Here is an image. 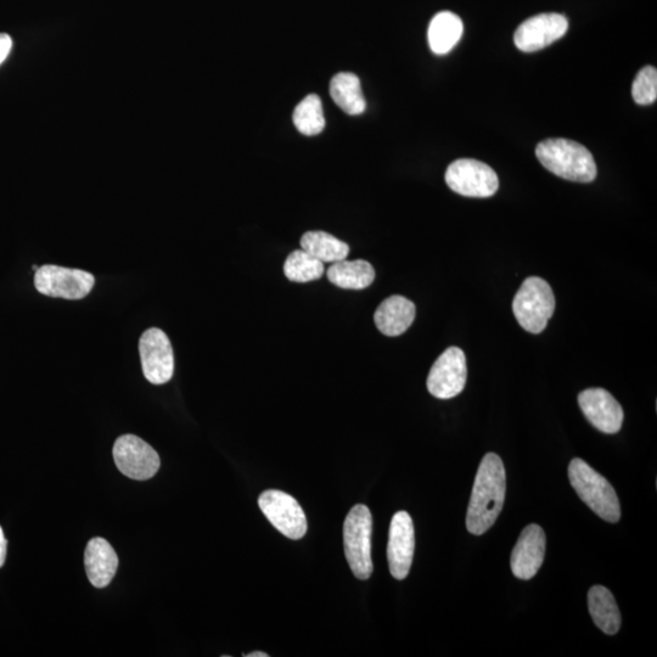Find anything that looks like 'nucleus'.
<instances>
[{
  "label": "nucleus",
  "mask_w": 657,
  "mask_h": 657,
  "mask_svg": "<svg viewBox=\"0 0 657 657\" xmlns=\"http://www.w3.org/2000/svg\"><path fill=\"white\" fill-rule=\"evenodd\" d=\"M507 492V475L501 457L496 453H487L477 471L473 492L466 513V529L471 535H484L504 507Z\"/></svg>",
  "instance_id": "nucleus-1"
},
{
  "label": "nucleus",
  "mask_w": 657,
  "mask_h": 657,
  "mask_svg": "<svg viewBox=\"0 0 657 657\" xmlns=\"http://www.w3.org/2000/svg\"><path fill=\"white\" fill-rule=\"evenodd\" d=\"M536 155L549 172L566 181L592 183L597 178V164L591 151L574 140H544L537 145Z\"/></svg>",
  "instance_id": "nucleus-2"
},
{
  "label": "nucleus",
  "mask_w": 657,
  "mask_h": 657,
  "mask_svg": "<svg viewBox=\"0 0 657 657\" xmlns=\"http://www.w3.org/2000/svg\"><path fill=\"white\" fill-rule=\"evenodd\" d=\"M571 486L584 503L605 521L616 524L621 519V507L614 487L584 460L575 458L569 465Z\"/></svg>",
  "instance_id": "nucleus-3"
},
{
  "label": "nucleus",
  "mask_w": 657,
  "mask_h": 657,
  "mask_svg": "<svg viewBox=\"0 0 657 657\" xmlns=\"http://www.w3.org/2000/svg\"><path fill=\"white\" fill-rule=\"evenodd\" d=\"M372 533V513L363 504L355 505L346 516L344 547L347 563L358 580H369L373 574Z\"/></svg>",
  "instance_id": "nucleus-4"
},
{
  "label": "nucleus",
  "mask_w": 657,
  "mask_h": 657,
  "mask_svg": "<svg viewBox=\"0 0 657 657\" xmlns=\"http://www.w3.org/2000/svg\"><path fill=\"white\" fill-rule=\"evenodd\" d=\"M554 311L555 296L546 280L527 278L513 301L514 316L521 327L531 334L542 333Z\"/></svg>",
  "instance_id": "nucleus-5"
},
{
  "label": "nucleus",
  "mask_w": 657,
  "mask_h": 657,
  "mask_svg": "<svg viewBox=\"0 0 657 657\" xmlns=\"http://www.w3.org/2000/svg\"><path fill=\"white\" fill-rule=\"evenodd\" d=\"M93 274L82 269H71L53 265L39 267L35 285L42 295L64 300H82L94 288Z\"/></svg>",
  "instance_id": "nucleus-6"
},
{
  "label": "nucleus",
  "mask_w": 657,
  "mask_h": 657,
  "mask_svg": "<svg viewBox=\"0 0 657 657\" xmlns=\"http://www.w3.org/2000/svg\"><path fill=\"white\" fill-rule=\"evenodd\" d=\"M446 183L454 193L468 198H490L499 188L493 168L473 159H460L449 165Z\"/></svg>",
  "instance_id": "nucleus-7"
},
{
  "label": "nucleus",
  "mask_w": 657,
  "mask_h": 657,
  "mask_svg": "<svg viewBox=\"0 0 657 657\" xmlns=\"http://www.w3.org/2000/svg\"><path fill=\"white\" fill-rule=\"evenodd\" d=\"M112 454L117 468L132 480H150L160 469L159 454L138 436L123 435L117 438Z\"/></svg>",
  "instance_id": "nucleus-8"
},
{
  "label": "nucleus",
  "mask_w": 657,
  "mask_h": 657,
  "mask_svg": "<svg viewBox=\"0 0 657 657\" xmlns=\"http://www.w3.org/2000/svg\"><path fill=\"white\" fill-rule=\"evenodd\" d=\"M258 505L269 522L282 535L290 539H301L307 532L305 511L290 494L268 490L258 498Z\"/></svg>",
  "instance_id": "nucleus-9"
},
{
  "label": "nucleus",
  "mask_w": 657,
  "mask_h": 657,
  "mask_svg": "<svg viewBox=\"0 0 657 657\" xmlns=\"http://www.w3.org/2000/svg\"><path fill=\"white\" fill-rule=\"evenodd\" d=\"M466 379L468 367L464 351L459 347H449L432 365L426 385L438 400H451L463 392Z\"/></svg>",
  "instance_id": "nucleus-10"
},
{
  "label": "nucleus",
  "mask_w": 657,
  "mask_h": 657,
  "mask_svg": "<svg viewBox=\"0 0 657 657\" xmlns=\"http://www.w3.org/2000/svg\"><path fill=\"white\" fill-rule=\"evenodd\" d=\"M140 362L146 380L164 385L174 373V355L170 339L164 331L150 328L139 340Z\"/></svg>",
  "instance_id": "nucleus-11"
},
{
  "label": "nucleus",
  "mask_w": 657,
  "mask_h": 657,
  "mask_svg": "<svg viewBox=\"0 0 657 657\" xmlns=\"http://www.w3.org/2000/svg\"><path fill=\"white\" fill-rule=\"evenodd\" d=\"M569 30V21L560 14H539L522 22L514 35L516 48L524 53L538 52L559 41Z\"/></svg>",
  "instance_id": "nucleus-12"
},
{
  "label": "nucleus",
  "mask_w": 657,
  "mask_h": 657,
  "mask_svg": "<svg viewBox=\"0 0 657 657\" xmlns=\"http://www.w3.org/2000/svg\"><path fill=\"white\" fill-rule=\"evenodd\" d=\"M414 550L415 532L411 515L407 511H398L392 518L387 544V560L391 575L396 580L402 581L409 575Z\"/></svg>",
  "instance_id": "nucleus-13"
},
{
  "label": "nucleus",
  "mask_w": 657,
  "mask_h": 657,
  "mask_svg": "<svg viewBox=\"0 0 657 657\" xmlns=\"http://www.w3.org/2000/svg\"><path fill=\"white\" fill-rule=\"evenodd\" d=\"M547 537L541 526L531 524L521 532L511 553V571L519 580L529 581L537 575L546 558Z\"/></svg>",
  "instance_id": "nucleus-14"
},
{
  "label": "nucleus",
  "mask_w": 657,
  "mask_h": 657,
  "mask_svg": "<svg viewBox=\"0 0 657 657\" xmlns=\"http://www.w3.org/2000/svg\"><path fill=\"white\" fill-rule=\"evenodd\" d=\"M578 404L595 429L609 435L621 430L625 414L610 392L604 389L584 390L578 395Z\"/></svg>",
  "instance_id": "nucleus-15"
},
{
  "label": "nucleus",
  "mask_w": 657,
  "mask_h": 657,
  "mask_svg": "<svg viewBox=\"0 0 657 657\" xmlns=\"http://www.w3.org/2000/svg\"><path fill=\"white\" fill-rule=\"evenodd\" d=\"M84 565L89 582L97 588L108 587L119 567V557L111 544L104 538H93L89 541L84 553Z\"/></svg>",
  "instance_id": "nucleus-16"
},
{
  "label": "nucleus",
  "mask_w": 657,
  "mask_h": 657,
  "mask_svg": "<svg viewBox=\"0 0 657 657\" xmlns=\"http://www.w3.org/2000/svg\"><path fill=\"white\" fill-rule=\"evenodd\" d=\"M415 313L417 308L411 300L395 295L381 302L375 311L374 322L380 333L395 338L411 328Z\"/></svg>",
  "instance_id": "nucleus-17"
},
{
  "label": "nucleus",
  "mask_w": 657,
  "mask_h": 657,
  "mask_svg": "<svg viewBox=\"0 0 657 657\" xmlns=\"http://www.w3.org/2000/svg\"><path fill=\"white\" fill-rule=\"evenodd\" d=\"M588 608L592 619L608 636H615L621 628V614L614 595L608 588L594 586L588 593Z\"/></svg>",
  "instance_id": "nucleus-18"
},
{
  "label": "nucleus",
  "mask_w": 657,
  "mask_h": 657,
  "mask_svg": "<svg viewBox=\"0 0 657 657\" xmlns=\"http://www.w3.org/2000/svg\"><path fill=\"white\" fill-rule=\"evenodd\" d=\"M464 25L462 19L451 11H442L431 20L428 39L429 46L437 55H445L457 46L462 38Z\"/></svg>",
  "instance_id": "nucleus-19"
},
{
  "label": "nucleus",
  "mask_w": 657,
  "mask_h": 657,
  "mask_svg": "<svg viewBox=\"0 0 657 657\" xmlns=\"http://www.w3.org/2000/svg\"><path fill=\"white\" fill-rule=\"evenodd\" d=\"M330 95L339 108L347 115L363 114L365 103L361 81L352 72H340L330 82Z\"/></svg>",
  "instance_id": "nucleus-20"
},
{
  "label": "nucleus",
  "mask_w": 657,
  "mask_h": 657,
  "mask_svg": "<svg viewBox=\"0 0 657 657\" xmlns=\"http://www.w3.org/2000/svg\"><path fill=\"white\" fill-rule=\"evenodd\" d=\"M330 283L346 290H363L372 285L375 269L368 261H340L333 263L327 271Z\"/></svg>",
  "instance_id": "nucleus-21"
},
{
  "label": "nucleus",
  "mask_w": 657,
  "mask_h": 657,
  "mask_svg": "<svg viewBox=\"0 0 657 657\" xmlns=\"http://www.w3.org/2000/svg\"><path fill=\"white\" fill-rule=\"evenodd\" d=\"M302 250L318 258L323 263H335L346 260L350 246L334 235L325 232H307L301 238Z\"/></svg>",
  "instance_id": "nucleus-22"
},
{
  "label": "nucleus",
  "mask_w": 657,
  "mask_h": 657,
  "mask_svg": "<svg viewBox=\"0 0 657 657\" xmlns=\"http://www.w3.org/2000/svg\"><path fill=\"white\" fill-rule=\"evenodd\" d=\"M324 272V263L305 250L292 252L284 265L285 277L295 283L313 282L322 278Z\"/></svg>",
  "instance_id": "nucleus-23"
},
{
  "label": "nucleus",
  "mask_w": 657,
  "mask_h": 657,
  "mask_svg": "<svg viewBox=\"0 0 657 657\" xmlns=\"http://www.w3.org/2000/svg\"><path fill=\"white\" fill-rule=\"evenodd\" d=\"M294 125L305 136H317L325 127L322 100L316 94L307 95L294 111Z\"/></svg>",
  "instance_id": "nucleus-24"
},
{
  "label": "nucleus",
  "mask_w": 657,
  "mask_h": 657,
  "mask_svg": "<svg viewBox=\"0 0 657 657\" xmlns=\"http://www.w3.org/2000/svg\"><path fill=\"white\" fill-rule=\"evenodd\" d=\"M632 97L638 105H651L657 99V70L653 66L640 70L632 86Z\"/></svg>",
  "instance_id": "nucleus-25"
},
{
  "label": "nucleus",
  "mask_w": 657,
  "mask_h": 657,
  "mask_svg": "<svg viewBox=\"0 0 657 657\" xmlns=\"http://www.w3.org/2000/svg\"><path fill=\"white\" fill-rule=\"evenodd\" d=\"M11 48H13V41L10 36L7 33H0V65L8 58Z\"/></svg>",
  "instance_id": "nucleus-26"
},
{
  "label": "nucleus",
  "mask_w": 657,
  "mask_h": 657,
  "mask_svg": "<svg viewBox=\"0 0 657 657\" xmlns=\"http://www.w3.org/2000/svg\"><path fill=\"white\" fill-rule=\"evenodd\" d=\"M7 544L2 526H0V567L5 564V559H7Z\"/></svg>",
  "instance_id": "nucleus-27"
},
{
  "label": "nucleus",
  "mask_w": 657,
  "mask_h": 657,
  "mask_svg": "<svg viewBox=\"0 0 657 657\" xmlns=\"http://www.w3.org/2000/svg\"><path fill=\"white\" fill-rule=\"evenodd\" d=\"M246 657H268L269 655L266 653H262V651H255V653L247 654L245 655Z\"/></svg>",
  "instance_id": "nucleus-28"
}]
</instances>
